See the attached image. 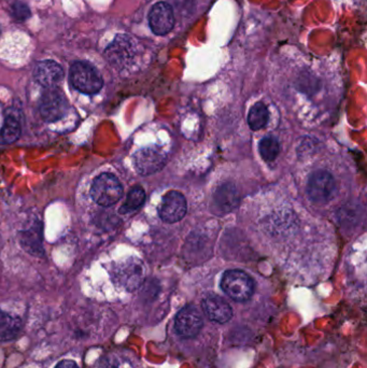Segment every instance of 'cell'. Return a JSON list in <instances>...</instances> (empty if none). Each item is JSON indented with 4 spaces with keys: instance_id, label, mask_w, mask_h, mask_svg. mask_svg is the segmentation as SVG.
<instances>
[{
    "instance_id": "obj_1",
    "label": "cell",
    "mask_w": 367,
    "mask_h": 368,
    "mask_svg": "<svg viewBox=\"0 0 367 368\" xmlns=\"http://www.w3.org/2000/svg\"><path fill=\"white\" fill-rule=\"evenodd\" d=\"M221 289L230 299L244 303L253 297L255 281L243 270H228L222 276Z\"/></svg>"
},
{
    "instance_id": "obj_2",
    "label": "cell",
    "mask_w": 367,
    "mask_h": 368,
    "mask_svg": "<svg viewBox=\"0 0 367 368\" xmlns=\"http://www.w3.org/2000/svg\"><path fill=\"white\" fill-rule=\"evenodd\" d=\"M69 80L77 91L87 95L99 93L103 84L99 72L85 62H76L71 65Z\"/></svg>"
},
{
    "instance_id": "obj_3",
    "label": "cell",
    "mask_w": 367,
    "mask_h": 368,
    "mask_svg": "<svg viewBox=\"0 0 367 368\" xmlns=\"http://www.w3.org/2000/svg\"><path fill=\"white\" fill-rule=\"evenodd\" d=\"M92 197L99 205L110 207L120 201L123 195L122 184L111 174H101L94 180L91 189Z\"/></svg>"
},
{
    "instance_id": "obj_4",
    "label": "cell",
    "mask_w": 367,
    "mask_h": 368,
    "mask_svg": "<svg viewBox=\"0 0 367 368\" xmlns=\"http://www.w3.org/2000/svg\"><path fill=\"white\" fill-rule=\"evenodd\" d=\"M144 278V267L137 258H128L117 264L112 269L113 281L128 291L137 289Z\"/></svg>"
},
{
    "instance_id": "obj_5",
    "label": "cell",
    "mask_w": 367,
    "mask_h": 368,
    "mask_svg": "<svg viewBox=\"0 0 367 368\" xmlns=\"http://www.w3.org/2000/svg\"><path fill=\"white\" fill-rule=\"evenodd\" d=\"M336 191V183L333 176L327 170L312 172L308 179L307 195L314 203H327L333 199Z\"/></svg>"
},
{
    "instance_id": "obj_6",
    "label": "cell",
    "mask_w": 367,
    "mask_h": 368,
    "mask_svg": "<svg viewBox=\"0 0 367 368\" xmlns=\"http://www.w3.org/2000/svg\"><path fill=\"white\" fill-rule=\"evenodd\" d=\"M39 110L46 122H56L67 112V99L58 87L46 89L41 97Z\"/></svg>"
},
{
    "instance_id": "obj_7",
    "label": "cell",
    "mask_w": 367,
    "mask_h": 368,
    "mask_svg": "<svg viewBox=\"0 0 367 368\" xmlns=\"http://www.w3.org/2000/svg\"><path fill=\"white\" fill-rule=\"evenodd\" d=\"M204 326L202 313L192 305L183 307L177 313L175 320V328L178 334L183 338H194L202 331Z\"/></svg>"
},
{
    "instance_id": "obj_8",
    "label": "cell",
    "mask_w": 367,
    "mask_h": 368,
    "mask_svg": "<svg viewBox=\"0 0 367 368\" xmlns=\"http://www.w3.org/2000/svg\"><path fill=\"white\" fill-rule=\"evenodd\" d=\"M135 168L142 176L153 175L166 164V156L157 147H148L138 151L134 156Z\"/></svg>"
},
{
    "instance_id": "obj_9",
    "label": "cell",
    "mask_w": 367,
    "mask_h": 368,
    "mask_svg": "<svg viewBox=\"0 0 367 368\" xmlns=\"http://www.w3.org/2000/svg\"><path fill=\"white\" fill-rule=\"evenodd\" d=\"M187 199L180 192L171 191L163 197L160 206L159 215L165 223L179 222L187 215Z\"/></svg>"
},
{
    "instance_id": "obj_10",
    "label": "cell",
    "mask_w": 367,
    "mask_h": 368,
    "mask_svg": "<svg viewBox=\"0 0 367 368\" xmlns=\"http://www.w3.org/2000/svg\"><path fill=\"white\" fill-rule=\"evenodd\" d=\"M149 25L157 36H165L175 26V15L171 5L164 1L155 3L150 10Z\"/></svg>"
},
{
    "instance_id": "obj_11",
    "label": "cell",
    "mask_w": 367,
    "mask_h": 368,
    "mask_svg": "<svg viewBox=\"0 0 367 368\" xmlns=\"http://www.w3.org/2000/svg\"><path fill=\"white\" fill-rule=\"evenodd\" d=\"M35 80L46 89L56 87L64 77V70L54 60H41L37 62L34 69Z\"/></svg>"
},
{
    "instance_id": "obj_12",
    "label": "cell",
    "mask_w": 367,
    "mask_h": 368,
    "mask_svg": "<svg viewBox=\"0 0 367 368\" xmlns=\"http://www.w3.org/2000/svg\"><path fill=\"white\" fill-rule=\"evenodd\" d=\"M135 43L128 35H119L107 48L106 56L109 62L115 66L128 62L134 56Z\"/></svg>"
},
{
    "instance_id": "obj_13",
    "label": "cell",
    "mask_w": 367,
    "mask_h": 368,
    "mask_svg": "<svg viewBox=\"0 0 367 368\" xmlns=\"http://www.w3.org/2000/svg\"><path fill=\"white\" fill-rule=\"evenodd\" d=\"M202 306L206 316L214 322L224 324L233 317L232 307L223 299L216 295H208L205 297L203 299Z\"/></svg>"
},
{
    "instance_id": "obj_14",
    "label": "cell",
    "mask_w": 367,
    "mask_h": 368,
    "mask_svg": "<svg viewBox=\"0 0 367 368\" xmlns=\"http://www.w3.org/2000/svg\"><path fill=\"white\" fill-rule=\"evenodd\" d=\"M19 242L25 251L31 256H44V250L42 246V230L40 226H33L29 230L21 233Z\"/></svg>"
},
{
    "instance_id": "obj_15",
    "label": "cell",
    "mask_w": 367,
    "mask_h": 368,
    "mask_svg": "<svg viewBox=\"0 0 367 368\" xmlns=\"http://www.w3.org/2000/svg\"><path fill=\"white\" fill-rule=\"evenodd\" d=\"M22 326V320L19 317L0 309V342H9L17 338Z\"/></svg>"
},
{
    "instance_id": "obj_16",
    "label": "cell",
    "mask_w": 367,
    "mask_h": 368,
    "mask_svg": "<svg viewBox=\"0 0 367 368\" xmlns=\"http://www.w3.org/2000/svg\"><path fill=\"white\" fill-rule=\"evenodd\" d=\"M214 203L219 210L223 212L233 210L238 203V194L235 185L225 183L219 187L214 194Z\"/></svg>"
},
{
    "instance_id": "obj_17",
    "label": "cell",
    "mask_w": 367,
    "mask_h": 368,
    "mask_svg": "<svg viewBox=\"0 0 367 368\" xmlns=\"http://www.w3.org/2000/svg\"><path fill=\"white\" fill-rule=\"evenodd\" d=\"M21 135V124L13 115H7L3 128L0 129V144H10L17 142Z\"/></svg>"
},
{
    "instance_id": "obj_18",
    "label": "cell",
    "mask_w": 367,
    "mask_h": 368,
    "mask_svg": "<svg viewBox=\"0 0 367 368\" xmlns=\"http://www.w3.org/2000/svg\"><path fill=\"white\" fill-rule=\"evenodd\" d=\"M268 119V109L263 103H257L253 105L248 113V124L253 131H259L266 126Z\"/></svg>"
},
{
    "instance_id": "obj_19",
    "label": "cell",
    "mask_w": 367,
    "mask_h": 368,
    "mask_svg": "<svg viewBox=\"0 0 367 368\" xmlns=\"http://www.w3.org/2000/svg\"><path fill=\"white\" fill-rule=\"evenodd\" d=\"M259 154L262 158L266 162H273L276 160L280 153V144L278 139L274 136H267L262 139L259 144Z\"/></svg>"
},
{
    "instance_id": "obj_20",
    "label": "cell",
    "mask_w": 367,
    "mask_h": 368,
    "mask_svg": "<svg viewBox=\"0 0 367 368\" xmlns=\"http://www.w3.org/2000/svg\"><path fill=\"white\" fill-rule=\"evenodd\" d=\"M144 201H146V193H144L142 187H135L130 190L128 193V199L125 201L124 205L121 207V213H128L130 211L137 210L144 205Z\"/></svg>"
},
{
    "instance_id": "obj_21",
    "label": "cell",
    "mask_w": 367,
    "mask_h": 368,
    "mask_svg": "<svg viewBox=\"0 0 367 368\" xmlns=\"http://www.w3.org/2000/svg\"><path fill=\"white\" fill-rule=\"evenodd\" d=\"M11 12H12L13 17L17 21H26L31 15L28 6L22 1H17V3H13L12 7H11Z\"/></svg>"
},
{
    "instance_id": "obj_22",
    "label": "cell",
    "mask_w": 367,
    "mask_h": 368,
    "mask_svg": "<svg viewBox=\"0 0 367 368\" xmlns=\"http://www.w3.org/2000/svg\"><path fill=\"white\" fill-rule=\"evenodd\" d=\"M56 368H79L78 364L75 361L71 360H64V361L60 362Z\"/></svg>"
}]
</instances>
